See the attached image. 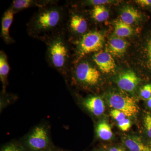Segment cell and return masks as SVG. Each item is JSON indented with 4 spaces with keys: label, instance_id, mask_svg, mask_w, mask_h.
Listing matches in <instances>:
<instances>
[{
    "label": "cell",
    "instance_id": "cell-13",
    "mask_svg": "<svg viewBox=\"0 0 151 151\" xmlns=\"http://www.w3.org/2000/svg\"><path fill=\"white\" fill-rule=\"evenodd\" d=\"M128 47V42L123 38L113 36L108 41V51L115 56H120L125 53Z\"/></svg>",
    "mask_w": 151,
    "mask_h": 151
},
{
    "label": "cell",
    "instance_id": "cell-26",
    "mask_svg": "<svg viewBox=\"0 0 151 151\" xmlns=\"http://www.w3.org/2000/svg\"><path fill=\"white\" fill-rule=\"evenodd\" d=\"M145 126L147 130V133L149 137L151 138V116L150 115H147L145 117Z\"/></svg>",
    "mask_w": 151,
    "mask_h": 151
},
{
    "label": "cell",
    "instance_id": "cell-30",
    "mask_svg": "<svg viewBox=\"0 0 151 151\" xmlns=\"http://www.w3.org/2000/svg\"><path fill=\"white\" fill-rule=\"evenodd\" d=\"M147 105L149 108H151V96L148 100Z\"/></svg>",
    "mask_w": 151,
    "mask_h": 151
},
{
    "label": "cell",
    "instance_id": "cell-1",
    "mask_svg": "<svg viewBox=\"0 0 151 151\" xmlns=\"http://www.w3.org/2000/svg\"><path fill=\"white\" fill-rule=\"evenodd\" d=\"M58 2L39 8L27 24L30 36L43 42L60 31L65 29V7L58 5Z\"/></svg>",
    "mask_w": 151,
    "mask_h": 151
},
{
    "label": "cell",
    "instance_id": "cell-15",
    "mask_svg": "<svg viewBox=\"0 0 151 151\" xmlns=\"http://www.w3.org/2000/svg\"><path fill=\"white\" fill-rule=\"evenodd\" d=\"M141 14L137 10L130 6H127L122 9L120 14V19L127 24H133L141 18Z\"/></svg>",
    "mask_w": 151,
    "mask_h": 151
},
{
    "label": "cell",
    "instance_id": "cell-12",
    "mask_svg": "<svg viewBox=\"0 0 151 151\" xmlns=\"http://www.w3.org/2000/svg\"><path fill=\"white\" fill-rule=\"evenodd\" d=\"M14 14L13 11L9 8L5 12L2 18L1 36L6 44H11L15 42L9 34L10 28L12 23Z\"/></svg>",
    "mask_w": 151,
    "mask_h": 151
},
{
    "label": "cell",
    "instance_id": "cell-25",
    "mask_svg": "<svg viewBox=\"0 0 151 151\" xmlns=\"http://www.w3.org/2000/svg\"><path fill=\"white\" fill-rule=\"evenodd\" d=\"M113 2V1L108 0H91V1H85L84 3L87 5L97 6L103 5L106 4H109Z\"/></svg>",
    "mask_w": 151,
    "mask_h": 151
},
{
    "label": "cell",
    "instance_id": "cell-20",
    "mask_svg": "<svg viewBox=\"0 0 151 151\" xmlns=\"http://www.w3.org/2000/svg\"><path fill=\"white\" fill-rule=\"evenodd\" d=\"M1 151H27L20 142L11 141L3 145Z\"/></svg>",
    "mask_w": 151,
    "mask_h": 151
},
{
    "label": "cell",
    "instance_id": "cell-24",
    "mask_svg": "<svg viewBox=\"0 0 151 151\" xmlns=\"http://www.w3.org/2000/svg\"><path fill=\"white\" fill-rule=\"evenodd\" d=\"M131 125L132 124L131 121L127 118L118 122V126L119 129L123 132H126L129 130L131 128Z\"/></svg>",
    "mask_w": 151,
    "mask_h": 151
},
{
    "label": "cell",
    "instance_id": "cell-28",
    "mask_svg": "<svg viewBox=\"0 0 151 151\" xmlns=\"http://www.w3.org/2000/svg\"><path fill=\"white\" fill-rule=\"evenodd\" d=\"M43 151H67L66 150H63V149L59 148L56 147H55L54 145L51 146L48 149L45 150Z\"/></svg>",
    "mask_w": 151,
    "mask_h": 151
},
{
    "label": "cell",
    "instance_id": "cell-9",
    "mask_svg": "<svg viewBox=\"0 0 151 151\" xmlns=\"http://www.w3.org/2000/svg\"><path fill=\"white\" fill-rule=\"evenodd\" d=\"M140 78L134 72L126 70L120 73L117 78V84L122 90L128 92H133L139 83Z\"/></svg>",
    "mask_w": 151,
    "mask_h": 151
},
{
    "label": "cell",
    "instance_id": "cell-2",
    "mask_svg": "<svg viewBox=\"0 0 151 151\" xmlns=\"http://www.w3.org/2000/svg\"><path fill=\"white\" fill-rule=\"evenodd\" d=\"M46 59L49 65L67 81L70 73V51L64 29L47 39Z\"/></svg>",
    "mask_w": 151,
    "mask_h": 151
},
{
    "label": "cell",
    "instance_id": "cell-19",
    "mask_svg": "<svg viewBox=\"0 0 151 151\" xmlns=\"http://www.w3.org/2000/svg\"><path fill=\"white\" fill-rule=\"evenodd\" d=\"M92 18L95 21L102 22L108 19L109 17V12L103 5L94 6L92 11Z\"/></svg>",
    "mask_w": 151,
    "mask_h": 151
},
{
    "label": "cell",
    "instance_id": "cell-14",
    "mask_svg": "<svg viewBox=\"0 0 151 151\" xmlns=\"http://www.w3.org/2000/svg\"><path fill=\"white\" fill-rule=\"evenodd\" d=\"M10 70L8 58L5 52H0V80L2 84V94L6 93V89L8 85V76Z\"/></svg>",
    "mask_w": 151,
    "mask_h": 151
},
{
    "label": "cell",
    "instance_id": "cell-18",
    "mask_svg": "<svg viewBox=\"0 0 151 151\" xmlns=\"http://www.w3.org/2000/svg\"><path fill=\"white\" fill-rule=\"evenodd\" d=\"M97 136L103 140H109L113 136V132L110 125L107 122L102 121L97 125L96 128Z\"/></svg>",
    "mask_w": 151,
    "mask_h": 151
},
{
    "label": "cell",
    "instance_id": "cell-22",
    "mask_svg": "<svg viewBox=\"0 0 151 151\" xmlns=\"http://www.w3.org/2000/svg\"><path fill=\"white\" fill-rule=\"evenodd\" d=\"M140 95L144 100H148L151 96V84H146L141 88Z\"/></svg>",
    "mask_w": 151,
    "mask_h": 151
},
{
    "label": "cell",
    "instance_id": "cell-7",
    "mask_svg": "<svg viewBox=\"0 0 151 151\" xmlns=\"http://www.w3.org/2000/svg\"><path fill=\"white\" fill-rule=\"evenodd\" d=\"M88 22L82 15L69 11L68 18L65 24V30L69 33L81 37L88 32Z\"/></svg>",
    "mask_w": 151,
    "mask_h": 151
},
{
    "label": "cell",
    "instance_id": "cell-8",
    "mask_svg": "<svg viewBox=\"0 0 151 151\" xmlns=\"http://www.w3.org/2000/svg\"><path fill=\"white\" fill-rule=\"evenodd\" d=\"M92 60L103 73H109L115 70V61L108 52L100 50L96 52L92 57Z\"/></svg>",
    "mask_w": 151,
    "mask_h": 151
},
{
    "label": "cell",
    "instance_id": "cell-23",
    "mask_svg": "<svg viewBox=\"0 0 151 151\" xmlns=\"http://www.w3.org/2000/svg\"><path fill=\"white\" fill-rule=\"evenodd\" d=\"M111 115L118 122L124 120L127 117L123 112L116 109H113L111 111Z\"/></svg>",
    "mask_w": 151,
    "mask_h": 151
},
{
    "label": "cell",
    "instance_id": "cell-10",
    "mask_svg": "<svg viewBox=\"0 0 151 151\" xmlns=\"http://www.w3.org/2000/svg\"><path fill=\"white\" fill-rule=\"evenodd\" d=\"M81 105L89 113L95 116H100L104 113L105 106L100 97L91 96L83 99Z\"/></svg>",
    "mask_w": 151,
    "mask_h": 151
},
{
    "label": "cell",
    "instance_id": "cell-11",
    "mask_svg": "<svg viewBox=\"0 0 151 151\" xmlns=\"http://www.w3.org/2000/svg\"><path fill=\"white\" fill-rule=\"evenodd\" d=\"M55 1L53 0H14L9 8L15 14L25 9L35 7L40 8Z\"/></svg>",
    "mask_w": 151,
    "mask_h": 151
},
{
    "label": "cell",
    "instance_id": "cell-6",
    "mask_svg": "<svg viewBox=\"0 0 151 151\" xmlns=\"http://www.w3.org/2000/svg\"><path fill=\"white\" fill-rule=\"evenodd\" d=\"M108 101L112 108L123 112L127 117L136 116L139 112L137 105L132 97L113 93L110 94Z\"/></svg>",
    "mask_w": 151,
    "mask_h": 151
},
{
    "label": "cell",
    "instance_id": "cell-21",
    "mask_svg": "<svg viewBox=\"0 0 151 151\" xmlns=\"http://www.w3.org/2000/svg\"><path fill=\"white\" fill-rule=\"evenodd\" d=\"M146 65L147 68L151 71V34L149 37L145 48Z\"/></svg>",
    "mask_w": 151,
    "mask_h": 151
},
{
    "label": "cell",
    "instance_id": "cell-3",
    "mask_svg": "<svg viewBox=\"0 0 151 151\" xmlns=\"http://www.w3.org/2000/svg\"><path fill=\"white\" fill-rule=\"evenodd\" d=\"M20 142L27 151H43L53 146L48 124L36 126Z\"/></svg>",
    "mask_w": 151,
    "mask_h": 151
},
{
    "label": "cell",
    "instance_id": "cell-5",
    "mask_svg": "<svg viewBox=\"0 0 151 151\" xmlns=\"http://www.w3.org/2000/svg\"><path fill=\"white\" fill-rule=\"evenodd\" d=\"M104 42V37L100 32L90 31L86 33L74 42L76 60L81 59L90 53L100 51Z\"/></svg>",
    "mask_w": 151,
    "mask_h": 151
},
{
    "label": "cell",
    "instance_id": "cell-16",
    "mask_svg": "<svg viewBox=\"0 0 151 151\" xmlns=\"http://www.w3.org/2000/svg\"><path fill=\"white\" fill-rule=\"evenodd\" d=\"M124 144L130 151H151V147L146 145L137 137L128 136L124 139Z\"/></svg>",
    "mask_w": 151,
    "mask_h": 151
},
{
    "label": "cell",
    "instance_id": "cell-17",
    "mask_svg": "<svg viewBox=\"0 0 151 151\" xmlns=\"http://www.w3.org/2000/svg\"><path fill=\"white\" fill-rule=\"evenodd\" d=\"M114 31L116 35L121 38L130 36L133 32L131 26L125 23L120 19L114 22Z\"/></svg>",
    "mask_w": 151,
    "mask_h": 151
},
{
    "label": "cell",
    "instance_id": "cell-29",
    "mask_svg": "<svg viewBox=\"0 0 151 151\" xmlns=\"http://www.w3.org/2000/svg\"><path fill=\"white\" fill-rule=\"evenodd\" d=\"M109 151H126L123 148L113 147L109 150Z\"/></svg>",
    "mask_w": 151,
    "mask_h": 151
},
{
    "label": "cell",
    "instance_id": "cell-27",
    "mask_svg": "<svg viewBox=\"0 0 151 151\" xmlns=\"http://www.w3.org/2000/svg\"><path fill=\"white\" fill-rule=\"evenodd\" d=\"M135 2L143 7H151V0H137Z\"/></svg>",
    "mask_w": 151,
    "mask_h": 151
},
{
    "label": "cell",
    "instance_id": "cell-4",
    "mask_svg": "<svg viewBox=\"0 0 151 151\" xmlns=\"http://www.w3.org/2000/svg\"><path fill=\"white\" fill-rule=\"evenodd\" d=\"M75 61L77 63L70 71L72 81L86 88L97 85L100 77L99 70L89 61L82 60V59L76 60Z\"/></svg>",
    "mask_w": 151,
    "mask_h": 151
}]
</instances>
